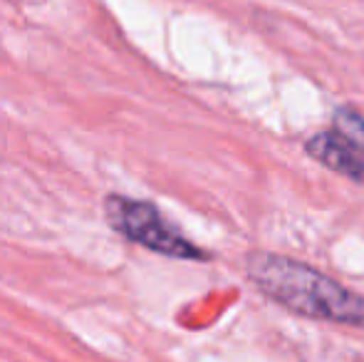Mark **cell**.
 <instances>
[{"label":"cell","mask_w":364,"mask_h":362,"mask_svg":"<svg viewBox=\"0 0 364 362\" xmlns=\"http://www.w3.org/2000/svg\"><path fill=\"white\" fill-rule=\"evenodd\" d=\"M105 216L107 223L119 236L154 253H161L168 258H183V261H206L208 258L196 243L188 241L173 223H168L151 201L112 193L105 201Z\"/></svg>","instance_id":"2"},{"label":"cell","mask_w":364,"mask_h":362,"mask_svg":"<svg viewBox=\"0 0 364 362\" xmlns=\"http://www.w3.org/2000/svg\"><path fill=\"white\" fill-rule=\"evenodd\" d=\"M335 129L340 134H345L350 142H355L364 154V117L360 112L350 110V107H342L335 112Z\"/></svg>","instance_id":"4"},{"label":"cell","mask_w":364,"mask_h":362,"mask_svg":"<svg viewBox=\"0 0 364 362\" xmlns=\"http://www.w3.org/2000/svg\"><path fill=\"white\" fill-rule=\"evenodd\" d=\"M245 273L260 293L302 318L364 330V295L345 288L307 263L255 251L245 258Z\"/></svg>","instance_id":"1"},{"label":"cell","mask_w":364,"mask_h":362,"mask_svg":"<svg viewBox=\"0 0 364 362\" xmlns=\"http://www.w3.org/2000/svg\"><path fill=\"white\" fill-rule=\"evenodd\" d=\"M307 156L320 161L322 166L332 169L335 174L345 176V179L364 183V154L355 142H350L345 134L337 129L320 132V134L310 137L305 142Z\"/></svg>","instance_id":"3"}]
</instances>
